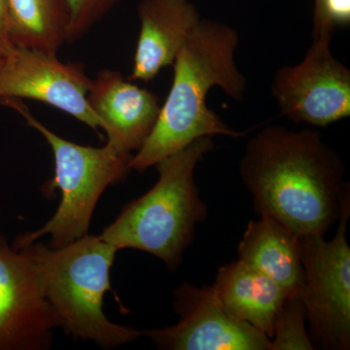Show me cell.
Segmentation results:
<instances>
[{
	"label": "cell",
	"mask_w": 350,
	"mask_h": 350,
	"mask_svg": "<svg viewBox=\"0 0 350 350\" xmlns=\"http://www.w3.org/2000/svg\"><path fill=\"white\" fill-rule=\"evenodd\" d=\"M239 170L260 216L275 219L299 237H325L338 222L349 183L342 159L319 131L262 129L248 140Z\"/></svg>",
	"instance_id": "1"
},
{
	"label": "cell",
	"mask_w": 350,
	"mask_h": 350,
	"mask_svg": "<svg viewBox=\"0 0 350 350\" xmlns=\"http://www.w3.org/2000/svg\"><path fill=\"white\" fill-rule=\"evenodd\" d=\"M61 320L24 251L0 236V350H47Z\"/></svg>",
	"instance_id": "9"
},
{
	"label": "cell",
	"mask_w": 350,
	"mask_h": 350,
	"mask_svg": "<svg viewBox=\"0 0 350 350\" xmlns=\"http://www.w3.org/2000/svg\"><path fill=\"white\" fill-rule=\"evenodd\" d=\"M350 217L349 184L340 200L335 236L300 237L305 306L313 347L326 350L350 349V247L347 223Z\"/></svg>",
	"instance_id": "6"
},
{
	"label": "cell",
	"mask_w": 350,
	"mask_h": 350,
	"mask_svg": "<svg viewBox=\"0 0 350 350\" xmlns=\"http://www.w3.org/2000/svg\"><path fill=\"white\" fill-rule=\"evenodd\" d=\"M238 31L229 25L200 20L182 46L174 64V81L161 107L153 131L135 156L130 169L144 172L202 137H244L207 107L214 87L232 100H243L246 78L236 63Z\"/></svg>",
	"instance_id": "2"
},
{
	"label": "cell",
	"mask_w": 350,
	"mask_h": 350,
	"mask_svg": "<svg viewBox=\"0 0 350 350\" xmlns=\"http://www.w3.org/2000/svg\"><path fill=\"white\" fill-rule=\"evenodd\" d=\"M334 27L326 22L323 15V0H314V9H313V36H332L334 33Z\"/></svg>",
	"instance_id": "20"
},
{
	"label": "cell",
	"mask_w": 350,
	"mask_h": 350,
	"mask_svg": "<svg viewBox=\"0 0 350 350\" xmlns=\"http://www.w3.org/2000/svg\"><path fill=\"white\" fill-rule=\"evenodd\" d=\"M323 15L334 29L337 25H349L350 0H323Z\"/></svg>",
	"instance_id": "18"
},
{
	"label": "cell",
	"mask_w": 350,
	"mask_h": 350,
	"mask_svg": "<svg viewBox=\"0 0 350 350\" xmlns=\"http://www.w3.org/2000/svg\"><path fill=\"white\" fill-rule=\"evenodd\" d=\"M88 100L103 124L109 144L137 152L150 135L160 114L158 96L105 69L92 80Z\"/></svg>",
	"instance_id": "11"
},
{
	"label": "cell",
	"mask_w": 350,
	"mask_h": 350,
	"mask_svg": "<svg viewBox=\"0 0 350 350\" xmlns=\"http://www.w3.org/2000/svg\"><path fill=\"white\" fill-rule=\"evenodd\" d=\"M314 349L306 329L305 306L301 293L288 294L273 322L271 350Z\"/></svg>",
	"instance_id": "16"
},
{
	"label": "cell",
	"mask_w": 350,
	"mask_h": 350,
	"mask_svg": "<svg viewBox=\"0 0 350 350\" xmlns=\"http://www.w3.org/2000/svg\"><path fill=\"white\" fill-rule=\"evenodd\" d=\"M15 250L36 267L43 293L71 338L114 349L142 337V331L114 323L103 312L118 250L100 236L87 234L62 247L36 241Z\"/></svg>",
	"instance_id": "4"
},
{
	"label": "cell",
	"mask_w": 350,
	"mask_h": 350,
	"mask_svg": "<svg viewBox=\"0 0 350 350\" xmlns=\"http://www.w3.org/2000/svg\"><path fill=\"white\" fill-rule=\"evenodd\" d=\"M137 11L140 31L130 80L149 82L174 64L202 18L190 0H140Z\"/></svg>",
	"instance_id": "12"
},
{
	"label": "cell",
	"mask_w": 350,
	"mask_h": 350,
	"mask_svg": "<svg viewBox=\"0 0 350 350\" xmlns=\"http://www.w3.org/2000/svg\"><path fill=\"white\" fill-rule=\"evenodd\" d=\"M238 260L258 269L287 294L301 293L304 285L301 239L268 216L250 221L239 241Z\"/></svg>",
	"instance_id": "13"
},
{
	"label": "cell",
	"mask_w": 350,
	"mask_h": 350,
	"mask_svg": "<svg viewBox=\"0 0 350 350\" xmlns=\"http://www.w3.org/2000/svg\"><path fill=\"white\" fill-rule=\"evenodd\" d=\"M9 38L14 47L57 54L68 38L66 0H7Z\"/></svg>",
	"instance_id": "15"
},
{
	"label": "cell",
	"mask_w": 350,
	"mask_h": 350,
	"mask_svg": "<svg viewBox=\"0 0 350 350\" xmlns=\"http://www.w3.org/2000/svg\"><path fill=\"white\" fill-rule=\"evenodd\" d=\"M24 117L52 148L55 174L44 184L49 197L56 189L62 198L54 215L36 231L25 232L12 246L21 248L50 236V245L62 247L89 234L90 224L101 195L112 184L118 183L130 172L131 153L109 142L103 147L83 146L68 142L39 122L29 110L14 98L2 100Z\"/></svg>",
	"instance_id": "5"
},
{
	"label": "cell",
	"mask_w": 350,
	"mask_h": 350,
	"mask_svg": "<svg viewBox=\"0 0 350 350\" xmlns=\"http://www.w3.org/2000/svg\"><path fill=\"white\" fill-rule=\"evenodd\" d=\"M14 48L15 47L9 38L7 0H0V59L9 56Z\"/></svg>",
	"instance_id": "19"
},
{
	"label": "cell",
	"mask_w": 350,
	"mask_h": 350,
	"mask_svg": "<svg viewBox=\"0 0 350 350\" xmlns=\"http://www.w3.org/2000/svg\"><path fill=\"white\" fill-rule=\"evenodd\" d=\"M175 325L142 331L163 350H271V338L227 312L213 285L183 282L174 291Z\"/></svg>",
	"instance_id": "8"
},
{
	"label": "cell",
	"mask_w": 350,
	"mask_h": 350,
	"mask_svg": "<svg viewBox=\"0 0 350 350\" xmlns=\"http://www.w3.org/2000/svg\"><path fill=\"white\" fill-rule=\"evenodd\" d=\"M57 54L15 47L0 64V100L29 98L68 113L93 129L103 124L88 100L91 87L82 66L62 63Z\"/></svg>",
	"instance_id": "10"
},
{
	"label": "cell",
	"mask_w": 350,
	"mask_h": 350,
	"mask_svg": "<svg viewBox=\"0 0 350 350\" xmlns=\"http://www.w3.org/2000/svg\"><path fill=\"white\" fill-rule=\"evenodd\" d=\"M2 61H3V59H0V64H1Z\"/></svg>",
	"instance_id": "21"
},
{
	"label": "cell",
	"mask_w": 350,
	"mask_h": 350,
	"mask_svg": "<svg viewBox=\"0 0 350 350\" xmlns=\"http://www.w3.org/2000/svg\"><path fill=\"white\" fill-rule=\"evenodd\" d=\"M331 42L313 39L301 63L276 71L271 94L295 124L325 128L350 116V70L334 57Z\"/></svg>",
	"instance_id": "7"
},
{
	"label": "cell",
	"mask_w": 350,
	"mask_h": 350,
	"mask_svg": "<svg viewBox=\"0 0 350 350\" xmlns=\"http://www.w3.org/2000/svg\"><path fill=\"white\" fill-rule=\"evenodd\" d=\"M214 146L213 137H202L156 163L155 185L123 207L100 238L117 250H137L153 255L170 271L183 261L199 223L207 217L195 172Z\"/></svg>",
	"instance_id": "3"
},
{
	"label": "cell",
	"mask_w": 350,
	"mask_h": 350,
	"mask_svg": "<svg viewBox=\"0 0 350 350\" xmlns=\"http://www.w3.org/2000/svg\"><path fill=\"white\" fill-rule=\"evenodd\" d=\"M213 287L230 314L273 338L276 313L288 295L278 283L237 260L219 269Z\"/></svg>",
	"instance_id": "14"
},
{
	"label": "cell",
	"mask_w": 350,
	"mask_h": 350,
	"mask_svg": "<svg viewBox=\"0 0 350 350\" xmlns=\"http://www.w3.org/2000/svg\"><path fill=\"white\" fill-rule=\"evenodd\" d=\"M123 0H66L69 25L66 42L73 43L84 36Z\"/></svg>",
	"instance_id": "17"
}]
</instances>
